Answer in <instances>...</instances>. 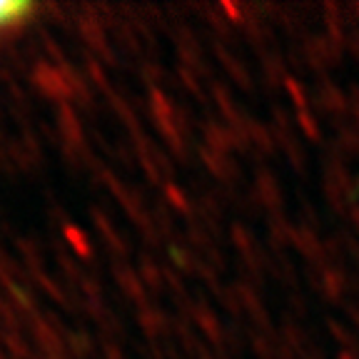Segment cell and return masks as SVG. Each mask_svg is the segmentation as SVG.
<instances>
[{
  "instance_id": "1",
  "label": "cell",
  "mask_w": 359,
  "mask_h": 359,
  "mask_svg": "<svg viewBox=\"0 0 359 359\" xmlns=\"http://www.w3.org/2000/svg\"><path fill=\"white\" fill-rule=\"evenodd\" d=\"M35 10L38 8L25 0H0V33L20 28L23 23H28Z\"/></svg>"
}]
</instances>
